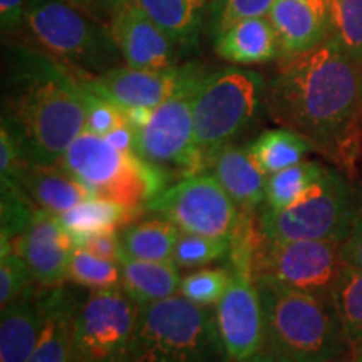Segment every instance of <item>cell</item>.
Returning <instances> with one entry per match:
<instances>
[{
	"label": "cell",
	"instance_id": "obj_1",
	"mask_svg": "<svg viewBox=\"0 0 362 362\" xmlns=\"http://www.w3.org/2000/svg\"><path fill=\"white\" fill-rule=\"evenodd\" d=\"M265 111L342 168L362 148V66L332 39L277 59L267 81Z\"/></svg>",
	"mask_w": 362,
	"mask_h": 362
},
{
	"label": "cell",
	"instance_id": "obj_2",
	"mask_svg": "<svg viewBox=\"0 0 362 362\" xmlns=\"http://www.w3.org/2000/svg\"><path fill=\"white\" fill-rule=\"evenodd\" d=\"M2 124L27 161L56 165L86 131L83 84L39 49H11L4 59Z\"/></svg>",
	"mask_w": 362,
	"mask_h": 362
},
{
	"label": "cell",
	"instance_id": "obj_3",
	"mask_svg": "<svg viewBox=\"0 0 362 362\" xmlns=\"http://www.w3.org/2000/svg\"><path fill=\"white\" fill-rule=\"evenodd\" d=\"M265 317V347L291 362H337L351 354L332 297L255 279Z\"/></svg>",
	"mask_w": 362,
	"mask_h": 362
},
{
	"label": "cell",
	"instance_id": "obj_4",
	"mask_svg": "<svg viewBox=\"0 0 362 362\" xmlns=\"http://www.w3.org/2000/svg\"><path fill=\"white\" fill-rule=\"evenodd\" d=\"M123 362H232L215 310L173 296L138 305Z\"/></svg>",
	"mask_w": 362,
	"mask_h": 362
},
{
	"label": "cell",
	"instance_id": "obj_5",
	"mask_svg": "<svg viewBox=\"0 0 362 362\" xmlns=\"http://www.w3.org/2000/svg\"><path fill=\"white\" fill-rule=\"evenodd\" d=\"M24 24L39 51L76 78L101 76L124 64L110 25L71 0H29Z\"/></svg>",
	"mask_w": 362,
	"mask_h": 362
},
{
	"label": "cell",
	"instance_id": "obj_6",
	"mask_svg": "<svg viewBox=\"0 0 362 362\" xmlns=\"http://www.w3.org/2000/svg\"><path fill=\"white\" fill-rule=\"evenodd\" d=\"M59 165L74 176L90 197L119 203L141 215L151 197L166 188L168 178L136 153L117 149L104 136L84 131L67 148Z\"/></svg>",
	"mask_w": 362,
	"mask_h": 362
},
{
	"label": "cell",
	"instance_id": "obj_7",
	"mask_svg": "<svg viewBox=\"0 0 362 362\" xmlns=\"http://www.w3.org/2000/svg\"><path fill=\"white\" fill-rule=\"evenodd\" d=\"M265 86L264 76L240 67L202 76L193 94V126L203 170L255 119L264 104Z\"/></svg>",
	"mask_w": 362,
	"mask_h": 362
},
{
	"label": "cell",
	"instance_id": "obj_8",
	"mask_svg": "<svg viewBox=\"0 0 362 362\" xmlns=\"http://www.w3.org/2000/svg\"><path fill=\"white\" fill-rule=\"evenodd\" d=\"M354 188L337 170L324 173L291 206L262 214L260 232L270 240H324L342 243L357 211Z\"/></svg>",
	"mask_w": 362,
	"mask_h": 362
},
{
	"label": "cell",
	"instance_id": "obj_9",
	"mask_svg": "<svg viewBox=\"0 0 362 362\" xmlns=\"http://www.w3.org/2000/svg\"><path fill=\"white\" fill-rule=\"evenodd\" d=\"M203 72L188 66L180 89L153 110L149 123L134 131V153L170 181L202 173L203 161L194 141L193 94Z\"/></svg>",
	"mask_w": 362,
	"mask_h": 362
},
{
	"label": "cell",
	"instance_id": "obj_10",
	"mask_svg": "<svg viewBox=\"0 0 362 362\" xmlns=\"http://www.w3.org/2000/svg\"><path fill=\"white\" fill-rule=\"evenodd\" d=\"M346 265L342 245L324 240H270L260 235L253 255V277L332 297Z\"/></svg>",
	"mask_w": 362,
	"mask_h": 362
},
{
	"label": "cell",
	"instance_id": "obj_11",
	"mask_svg": "<svg viewBox=\"0 0 362 362\" xmlns=\"http://www.w3.org/2000/svg\"><path fill=\"white\" fill-rule=\"evenodd\" d=\"M144 211L165 216L183 233L214 238H232L242 218V210L210 171L161 189L146 202Z\"/></svg>",
	"mask_w": 362,
	"mask_h": 362
},
{
	"label": "cell",
	"instance_id": "obj_12",
	"mask_svg": "<svg viewBox=\"0 0 362 362\" xmlns=\"http://www.w3.org/2000/svg\"><path fill=\"white\" fill-rule=\"evenodd\" d=\"M138 305L123 288L93 291L74 322V362H123Z\"/></svg>",
	"mask_w": 362,
	"mask_h": 362
},
{
	"label": "cell",
	"instance_id": "obj_13",
	"mask_svg": "<svg viewBox=\"0 0 362 362\" xmlns=\"http://www.w3.org/2000/svg\"><path fill=\"white\" fill-rule=\"evenodd\" d=\"M232 280L215 305L218 332L232 362L245 361L265 347V317L253 270L228 267Z\"/></svg>",
	"mask_w": 362,
	"mask_h": 362
},
{
	"label": "cell",
	"instance_id": "obj_14",
	"mask_svg": "<svg viewBox=\"0 0 362 362\" xmlns=\"http://www.w3.org/2000/svg\"><path fill=\"white\" fill-rule=\"evenodd\" d=\"M187 67L173 69H136L119 66L101 76L78 78L90 93L98 94L121 110L126 107H149L155 110L170 99L187 78Z\"/></svg>",
	"mask_w": 362,
	"mask_h": 362
},
{
	"label": "cell",
	"instance_id": "obj_15",
	"mask_svg": "<svg viewBox=\"0 0 362 362\" xmlns=\"http://www.w3.org/2000/svg\"><path fill=\"white\" fill-rule=\"evenodd\" d=\"M13 248L24 257L33 284L44 288L64 285L74 245L59 215L37 208L33 221L16 240Z\"/></svg>",
	"mask_w": 362,
	"mask_h": 362
},
{
	"label": "cell",
	"instance_id": "obj_16",
	"mask_svg": "<svg viewBox=\"0 0 362 362\" xmlns=\"http://www.w3.org/2000/svg\"><path fill=\"white\" fill-rule=\"evenodd\" d=\"M124 64L136 69H173L178 45L133 2L121 8L110 24Z\"/></svg>",
	"mask_w": 362,
	"mask_h": 362
},
{
	"label": "cell",
	"instance_id": "obj_17",
	"mask_svg": "<svg viewBox=\"0 0 362 362\" xmlns=\"http://www.w3.org/2000/svg\"><path fill=\"white\" fill-rule=\"evenodd\" d=\"M267 19L279 37L280 57L309 51L329 35L327 0H275Z\"/></svg>",
	"mask_w": 362,
	"mask_h": 362
},
{
	"label": "cell",
	"instance_id": "obj_18",
	"mask_svg": "<svg viewBox=\"0 0 362 362\" xmlns=\"http://www.w3.org/2000/svg\"><path fill=\"white\" fill-rule=\"evenodd\" d=\"M49 288L30 284L0 315V362H27L42 332Z\"/></svg>",
	"mask_w": 362,
	"mask_h": 362
},
{
	"label": "cell",
	"instance_id": "obj_19",
	"mask_svg": "<svg viewBox=\"0 0 362 362\" xmlns=\"http://www.w3.org/2000/svg\"><path fill=\"white\" fill-rule=\"evenodd\" d=\"M83 302L67 285L49 288L42 332L27 362H74V322Z\"/></svg>",
	"mask_w": 362,
	"mask_h": 362
},
{
	"label": "cell",
	"instance_id": "obj_20",
	"mask_svg": "<svg viewBox=\"0 0 362 362\" xmlns=\"http://www.w3.org/2000/svg\"><path fill=\"white\" fill-rule=\"evenodd\" d=\"M208 170L245 214L255 211L265 202L267 175L248 149L226 144L211 158Z\"/></svg>",
	"mask_w": 362,
	"mask_h": 362
},
{
	"label": "cell",
	"instance_id": "obj_21",
	"mask_svg": "<svg viewBox=\"0 0 362 362\" xmlns=\"http://www.w3.org/2000/svg\"><path fill=\"white\" fill-rule=\"evenodd\" d=\"M215 51L226 62L257 66L280 57V42L267 17L240 21L215 35Z\"/></svg>",
	"mask_w": 362,
	"mask_h": 362
},
{
	"label": "cell",
	"instance_id": "obj_22",
	"mask_svg": "<svg viewBox=\"0 0 362 362\" xmlns=\"http://www.w3.org/2000/svg\"><path fill=\"white\" fill-rule=\"evenodd\" d=\"M19 185L37 208H44L56 215H62L72 206L90 198L88 189L59 163H27L19 175Z\"/></svg>",
	"mask_w": 362,
	"mask_h": 362
},
{
	"label": "cell",
	"instance_id": "obj_23",
	"mask_svg": "<svg viewBox=\"0 0 362 362\" xmlns=\"http://www.w3.org/2000/svg\"><path fill=\"white\" fill-rule=\"evenodd\" d=\"M119 265L121 288L136 305L153 304L180 292V267L173 260H136L123 252Z\"/></svg>",
	"mask_w": 362,
	"mask_h": 362
},
{
	"label": "cell",
	"instance_id": "obj_24",
	"mask_svg": "<svg viewBox=\"0 0 362 362\" xmlns=\"http://www.w3.org/2000/svg\"><path fill=\"white\" fill-rule=\"evenodd\" d=\"M138 214L119 203L90 197L59 215L62 226L69 233L74 248H83L90 235L104 230H117L138 218Z\"/></svg>",
	"mask_w": 362,
	"mask_h": 362
},
{
	"label": "cell",
	"instance_id": "obj_25",
	"mask_svg": "<svg viewBox=\"0 0 362 362\" xmlns=\"http://www.w3.org/2000/svg\"><path fill=\"white\" fill-rule=\"evenodd\" d=\"M123 252L131 259L148 262L173 260L180 228L165 216L131 221L119 233Z\"/></svg>",
	"mask_w": 362,
	"mask_h": 362
},
{
	"label": "cell",
	"instance_id": "obj_26",
	"mask_svg": "<svg viewBox=\"0 0 362 362\" xmlns=\"http://www.w3.org/2000/svg\"><path fill=\"white\" fill-rule=\"evenodd\" d=\"M178 47L197 42L206 0H131Z\"/></svg>",
	"mask_w": 362,
	"mask_h": 362
},
{
	"label": "cell",
	"instance_id": "obj_27",
	"mask_svg": "<svg viewBox=\"0 0 362 362\" xmlns=\"http://www.w3.org/2000/svg\"><path fill=\"white\" fill-rule=\"evenodd\" d=\"M248 151L265 175H274L280 170L304 161L314 148L302 136L291 129H267L248 146Z\"/></svg>",
	"mask_w": 362,
	"mask_h": 362
},
{
	"label": "cell",
	"instance_id": "obj_28",
	"mask_svg": "<svg viewBox=\"0 0 362 362\" xmlns=\"http://www.w3.org/2000/svg\"><path fill=\"white\" fill-rule=\"evenodd\" d=\"M332 302L349 344L352 361L362 356V270L344 265L332 291Z\"/></svg>",
	"mask_w": 362,
	"mask_h": 362
},
{
	"label": "cell",
	"instance_id": "obj_29",
	"mask_svg": "<svg viewBox=\"0 0 362 362\" xmlns=\"http://www.w3.org/2000/svg\"><path fill=\"white\" fill-rule=\"evenodd\" d=\"M35 210L19 181H0V255L12 250L16 240L33 221Z\"/></svg>",
	"mask_w": 362,
	"mask_h": 362
},
{
	"label": "cell",
	"instance_id": "obj_30",
	"mask_svg": "<svg viewBox=\"0 0 362 362\" xmlns=\"http://www.w3.org/2000/svg\"><path fill=\"white\" fill-rule=\"evenodd\" d=\"M324 170L325 166L317 161H300L270 175L265 188L267 208L282 210V208L291 206L302 193H305L320 178Z\"/></svg>",
	"mask_w": 362,
	"mask_h": 362
},
{
	"label": "cell",
	"instance_id": "obj_31",
	"mask_svg": "<svg viewBox=\"0 0 362 362\" xmlns=\"http://www.w3.org/2000/svg\"><path fill=\"white\" fill-rule=\"evenodd\" d=\"M329 39L362 66V0H327Z\"/></svg>",
	"mask_w": 362,
	"mask_h": 362
},
{
	"label": "cell",
	"instance_id": "obj_32",
	"mask_svg": "<svg viewBox=\"0 0 362 362\" xmlns=\"http://www.w3.org/2000/svg\"><path fill=\"white\" fill-rule=\"evenodd\" d=\"M67 280L90 291L119 288L121 265L119 262L93 255L86 248H74L67 269Z\"/></svg>",
	"mask_w": 362,
	"mask_h": 362
},
{
	"label": "cell",
	"instance_id": "obj_33",
	"mask_svg": "<svg viewBox=\"0 0 362 362\" xmlns=\"http://www.w3.org/2000/svg\"><path fill=\"white\" fill-rule=\"evenodd\" d=\"M230 250H232V238H214L181 232L175 247L173 262L180 269H197V267L226 260Z\"/></svg>",
	"mask_w": 362,
	"mask_h": 362
},
{
	"label": "cell",
	"instance_id": "obj_34",
	"mask_svg": "<svg viewBox=\"0 0 362 362\" xmlns=\"http://www.w3.org/2000/svg\"><path fill=\"white\" fill-rule=\"evenodd\" d=\"M232 274L226 269H200L185 275L180 284V293L193 304L216 305L228 288Z\"/></svg>",
	"mask_w": 362,
	"mask_h": 362
},
{
	"label": "cell",
	"instance_id": "obj_35",
	"mask_svg": "<svg viewBox=\"0 0 362 362\" xmlns=\"http://www.w3.org/2000/svg\"><path fill=\"white\" fill-rule=\"evenodd\" d=\"M274 4L275 0H214V34L218 35L240 21L267 17Z\"/></svg>",
	"mask_w": 362,
	"mask_h": 362
},
{
	"label": "cell",
	"instance_id": "obj_36",
	"mask_svg": "<svg viewBox=\"0 0 362 362\" xmlns=\"http://www.w3.org/2000/svg\"><path fill=\"white\" fill-rule=\"evenodd\" d=\"M33 284L29 267L16 248L0 255V307L6 309Z\"/></svg>",
	"mask_w": 362,
	"mask_h": 362
},
{
	"label": "cell",
	"instance_id": "obj_37",
	"mask_svg": "<svg viewBox=\"0 0 362 362\" xmlns=\"http://www.w3.org/2000/svg\"><path fill=\"white\" fill-rule=\"evenodd\" d=\"M84 88V86H83ZM86 98V131L98 136H107L112 129L124 123L121 107L84 88Z\"/></svg>",
	"mask_w": 362,
	"mask_h": 362
},
{
	"label": "cell",
	"instance_id": "obj_38",
	"mask_svg": "<svg viewBox=\"0 0 362 362\" xmlns=\"http://www.w3.org/2000/svg\"><path fill=\"white\" fill-rule=\"evenodd\" d=\"M27 163L29 161L16 136L6 124L0 126V181H19L21 171Z\"/></svg>",
	"mask_w": 362,
	"mask_h": 362
},
{
	"label": "cell",
	"instance_id": "obj_39",
	"mask_svg": "<svg viewBox=\"0 0 362 362\" xmlns=\"http://www.w3.org/2000/svg\"><path fill=\"white\" fill-rule=\"evenodd\" d=\"M83 248L93 255L112 262H119L123 255V245H121V237L117 230H104V232L90 235Z\"/></svg>",
	"mask_w": 362,
	"mask_h": 362
},
{
	"label": "cell",
	"instance_id": "obj_40",
	"mask_svg": "<svg viewBox=\"0 0 362 362\" xmlns=\"http://www.w3.org/2000/svg\"><path fill=\"white\" fill-rule=\"evenodd\" d=\"M342 257L347 265L362 270V200L357 205V211L352 221L349 237L342 243Z\"/></svg>",
	"mask_w": 362,
	"mask_h": 362
},
{
	"label": "cell",
	"instance_id": "obj_41",
	"mask_svg": "<svg viewBox=\"0 0 362 362\" xmlns=\"http://www.w3.org/2000/svg\"><path fill=\"white\" fill-rule=\"evenodd\" d=\"M71 2L84 8L90 16L98 17L99 21H101V17L104 21L107 19V24H111L116 13L131 4V0H71Z\"/></svg>",
	"mask_w": 362,
	"mask_h": 362
},
{
	"label": "cell",
	"instance_id": "obj_42",
	"mask_svg": "<svg viewBox=\"0 0 362 362\" xmlns=\"http://www.w3.org/2000/svg\"><path fill=\"white\" fill-rule=\"evenodd\" d=\"M27 7L29 0H0V22L4 33L24 24Z\"/></svg>",
	"mask_w": 362,
	"mask_h": 362
},
{
	"label": "cell",
	"instance_id": "obj_43",
	"mask_svg": "<svg viewBox=\"0 0 362 362\" xmlns=\"http://www.w3.org/2000/svg\"><path fill=\"white\" fill-rule=\"evenodd\" d=\"M112 146L126 153H134V129L126 123L119 124L116 129H112L110 134L104 136Z\"/></svg>",
	"mask_w": 362,
	"mask_h": 362
},
{
	"label": "cell",
	"instance_id": "obj_44",
	"mask_svg": "<svg viewBox=\"0 0 362 362\" xmlns=\"http://www.w3.org/2000/svg\"><path fill=\"white\" fill-rule=\"evenodd\" d=\"M123 115L126 123L136 131L144 128L149 123L153 110H149V107H126V110H123Z\"/></svg>",
	"mask_w": 362,
	"mask_h": 362
},
{
	"label": "cell",
	"instance_id": "obj_45",
	"mask_svg": "<svg viewBox=\"0 0 362 362\" xmlns=\"http://www.w3.org/2000/svg\"><path fill=\"white\" fill-rule=\"evenodd\" d=\"M240 362H291V361L285 359V357L277 354V352L270 351L269 347H264V349H262L260 352H257L255 356L248 357V359L240 361Z\"/></svg>",
	"mask_w": 362,
	"mask_h": 362
},
{
	"label": "cell",
	"instance_id": "obj_46",
	"mask_svg": "<svg viewBox=\"0 0 362 362\" xmlns=\"http://www.w3.org/2000/svg\"><path fill=\"white\" fill-rule=\"evenodd\" d=\"M351 362H362V356H359V357H356V359H352Z\"/></svg>",
	"mask_w": 362,
	"mask_h": 362
}]
</instances>
